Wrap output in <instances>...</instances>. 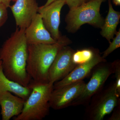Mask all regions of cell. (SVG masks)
Listing matches in <instances>:
<instances>
[{
  "label": "cell",
  "mask_w": 120,
  "mask_h": 120,
  "mask_svg": "<svg viewBox=\"0 0 120 120\" xmlns=\"http://www.w3.org/2000/svg\"><path fill=\"white\" fill-rule=\"evenodd\" d=\"M26 100L9 91L0 93V106L2 120H9L22 112Z\"/></svg>",
  "instance_id": "4fadbf2b"
},
{
  "label": "cell",
  "mask_w": 120,
  "mask_h": 120,
  "mask_svg": "<svg viewBox=\"0 0 120 120\" xmlns=\"http://www.w3.org/2000/svg\"><path fill=\"white\" fill-rule=\"evenodd\" d=\"M2 3V0H0V3Z\"/></svg>",
  "instance_id": "d4e9b609"
},
{
  "label": "cell",
  "mask_w": 120,
  "mask_h": 120,
  "mask_svg": "<svg viewBox=\"0 0 120 120\" xmlns=\"http://www.w3.org/2000/svg\"><path fill=\"white\" fill-rule=\"evenodd\" d=\"M53 83H39L31 79L28 86L32 91L25 101L22 112L14 120H42L49 113V101Z\"/></svg>",
  "instance_id": "3957f363"
},
{
  "label": "cell",
  "mask_w": 120,
  "mask_h": 120,
  "mask_svg": "<svg viewBox=\"0 0 120 120\" xmlns=\"http://www.w3.org/2000/svg\"><path fill=\"white\" fill-rule=\"evenodd\" d=\"M95 52L90 49L77 50L73 53L72 57L73 63L76 65L82 64L90 61L94 55Z\"/></svg>",
  "instance_id": "2e32d148"
},
{
  "label": "cell",
  "mask_w": 120,
  "mask_h": 120,
  "mask_svg": "<svg viewBox=\"0 0 120 120\" xmlns=\"http://www.w3.org/2000/svg\"><path fill=\"white\" fill-rule=\"evenodd\" d=\"M120 102L113 110L112 114L109 118V120H120Z\"/></svg>",
  "instance_id": "44dd1931"
},
{
  "label": "cell",
  "mask_w": 120,
  "mask_h": 120,
  "mask_svg": "<svg viewBox=\"0 0 120 120\" xmlns=\"http://www.w3.org/2000/svg\"><path fill=\"white\" fill-rule=\"evenodd\" d=\"M90 79L86 84L80 94L72 102L70 106H76L88 104L92 97L103 87L110 76L114 72L113 62L99 63L93 69Z\"/></svg>",
  "instance_id": "8992f818"
},
{
  "label": "cell",
  "mask_w": 120,
  "mask_h": 120,
  "mask_svg": "<svg viewBox=\"0 0 120 120\" xmlns=\"http://www.w3.org/2000/svg\"><path fill=\"white\" fill-rule=\"evenodd\" d=\"M68 39L61 37L57 42L52 44L28 45L26 69L33 81L49 82V71L58 52L68 45Z\"/></svg>",
  "instance_id": "7a4b0ae2"
},
{
  "label": "cell",
  "mask_w": 120,
  "mask_h": 120,
  "mask_svg": "<svg viewBox=\"0 0 120 120\" xmlns=\"http://www.w3.org/2000/svg\"><path fill=\"white\" fill-rule=\"evenodd\" d=\"M90 0H65L66 4L68 5L70 9L79 7Z\"/></svg>",
  "instance_id": "ffe728a7"
},
{
  "label": "cell",
  "mask_w": 120,
  "mask_h": 120,
  "mask_svg": "<svg viewBox=\"0 0 120 120\" xmlns=\"http://www.w3.org/2000/svg\"><path fill=\"white\" fill-rule=\"evenodd\" d=\"M86 84L82 80L53 89L49 101L50 108L57 110L70 106L72 102L81 94Z\"/></svg>",
  "instance_id": "ba28073f"
},
{
  "label": "cell",
  "mask_w": 120,
  "mask_h": 120,
  "mask_svg": "<svg viewBox=\"0 0 120 120\" xmlns=\"http://www.w3.org/2000/svg\"><path fill=\"white\" fill-rule=\"evenodd\" d=\"M114 65V72L116 80L115 84L117 93L120 96V61H115L113 62Z\"/></svg>",
  "instance_id": "ac0fdd59"
},
{
  "label": "cell",
  "mask_w": 120,
  "mask_h": 120,
  "mask_svg": "<svg viewBox=\"0 0 120 120\" xmlns=\"http://www.w3.org/2000/svg\"><path fill=\"white\" fill-rule=\"evenodd\" d=\"M109 11L101 28V34L110 43L116 32L117 27L120 23V12L114 10L110 0H109Z\"/></svg>",
  "instance_id": "9a60e30c"
},
{
  "label": "cell",
  "mask_w": 120,
  "mask_h": 120,
  "mask_svg": "<svg viewBox=\"0 0 120 120\" xmlns=\"http://www.w3.org/2000/svg\"><path fill=\"white\" fill-rule=\"evenodd\" d=\"M65 4V0H57L45 7H39L38 11L45 27L52 38L57 41L62 37L59 30L60 13L62 7Z\"/></svg>",
  "instance_id": "9c48e42d"
},
{
  "label": "cell",
  "mask_w": 120,
  "mask_h": 120,
  "mask_svg": "<svg viewBox=\"0 0 120 120\" xmlns=\"http://www.w3.org/2000/svg\"><path fill=\"white\" fill-rule=\"evenodd\" d=\"M14 0H2V3L6 6L7 8H10L11 1Z\"/></svg>",
  "instance_id": "7402d4cb"
},
{
  "label": "cell",
  "mask_w": 120,
  "mask_h": 120,
  "mask_svg": "<svg viewBox=\"0 0 120 120\" xmlns=\"http://www.w3.org/2000/svg\"><path fill=\"white\" fill-rule=\"evenodd\" d=\"M10 6L17 27L26 29L38 13L39 8L36 0H16Z\"/></svg>",
  "instance_id": "30bf717a"
},
{
  "label": "cell",
  "mask_w": 120,
  "mask_h": 120,
  "mask_svg": "<svg viewBox=\"0 0 120 120\" xmlns=\"http://www.w3.org/2000/svg\"><path fill=\"white\" fill-rule=\"evenodd\" d=\"M106 60L98 52H95L94 57L90 61L78 65L66 77L54 83L53 89L62 87L68 84L82 81L91 72L95 67Z\"/></svg>",
  "instance_id": "8fae6325"
},
{
  "label": "cell",
  "mask_w": 120,
  "mask_h": 120,
  "mask_svg": "<svg viewBox=\"0 0 120 120\" xmlns=\"http://www.w3.org/2000/svg\"><path fill=\"white\" fill-rule=\"evenodd\" d=\"M75 51L68 45L60 50L49 71V82L55 83L69 74L77 65L73 63L72 55Z\"/></svg>",
  "instance_id": "52a82bcc"
},
{
  "label": "cell",
  "mask_w": 120,
  "mask_h": 120,
  "mask_svg": "<svg viewBox=\"0 0 120 120\" xmlns=\"http://www.w3.org/2000/svg\"><path fill=\"white\" fill-rule=\"evenodd\" d=\"M25 29L16 28L0 48V59L3 71L9 79L28 86L31 78L26 69L28 44Z\"/></svg>",
  "instance_id": "6da1fadb"
},
{
  "label": "cell",
  "mask_w": 120,
  "mask_h": 120,
  "mask_svg": "<svg viewBox=\"0 0 120 120\" xmlns=\"http://www.w3.org/2000/svg\"><path fill=\"white\" fill-rule=\"evenodd\" d=\"M105 0H90L70 9L65 19L67 30L69 32H75L82 25L86 23L101 28L105 20L100 14V8Z\"/></svg>",
  "instance_id": "277c9868"
},
{
  "label": "cell",
  "mask_w": 120,
  "mask_h": 120,
  "mask_svg": "<svg viewBox=\"0 0 120 120\" xmlns=\"http://www.w3.org/2000/svg\"><path fill=\"white\" fill-rule=\"evenodd\" d=\"M120 97L114 82L106 88L103 87L91 98L90 103L86 109L85 117L87 120H103L120 103Z\"/></svg>",
  "instance_id": "5b68a950"
},
{
  "label": "cell",
  "mask_w": 120,
  "mask_h": 120,
  "mask_svg": "<svg viewBox=\"0 0 120 120\" xmlns=\"http://www.w3.org/2000/svg\"><path fill=\"white\" fill-rule=\"evenodd\" d=\"M7 8L3 3H0V28L4 25L8 18Z\"/></svg>",
  "instance_id": "d6986e66"
},
{
  "label": "cell",
  "mask_w": 120,
  "mask_h": 120,
  "mask_svg": "<svg viewBox=\"0 0 120 120\" xmlns=\"http://www.w3.org/2000/svg\"><path fill=\"white\" fill-rule=\"evenodd\" d=\"M57 0H47V2L45 4L43 5V7H45V6H47L48 5L52 3V2H53V1H55Z\"/></svg>",
  "instance_id": "603a6c76"
},
{
  "label": "cell",
  "mask_w": 120,
  "mask_h": 120,
  "mask_svg": "<svg viewBox=\"0 0 120 120\" xmlns=\"http://www.w3.org/2000/svg\"><path fill=\"white\" fill-rule=\"evenodd\" d=\"M32 91L30 86H24L13 82L7 77L3 71L0 59V93L9 91L26 100Z\"/></svg>",
  "instance_id": "5bb4252c"
},
{
  "label": "cell",
  "mask_w": 120,
  "mask_h": 120,
  "mask_svg": "<svg viewBox=\"0 0 120 120\" xmlns=\"http://www.w3.org/2000/svg\"><path fill=\"white\" fill-rule=\"evenodd\" d=\"M116 36L113 39V41L110 42L109 47L104 52L102 57L105 59L115 50L120 46V30L116 32Z\"/></svg>",
  "instance_id": "e0dca14e"
},
{
  "label": "cell",
  "mask_w": 120,
  "mask_h": 120,
  "mask_svg": "<svg viewBox=\"0 0 120 120\" xmlns=\"http://www.w3.org/2000/svg\"><path fill=\"white\" fill-rule=\"evenodd\" d=\"M114 4L116 6H120V0H113Z\"/></svg>",
  "instance_id": "cb8c5ba5"
},
{
  "label": "cell",
  "mask_w": 120,
  "mask_h": 120,
  "mask_svg": "<svg viewBox=\"0 0 120 120\" xmlns=\"http://www.w3.org/2000/svg\"><path fill=\"white\" fill-rule=\"evenodd\" d=\"M24 33L28 45L52 44L58 41L52 38L44 26L41 17L38 13L25 29Z\"/></svg>",
  "instance_id": "7c38bea8"
}]
</instances>
